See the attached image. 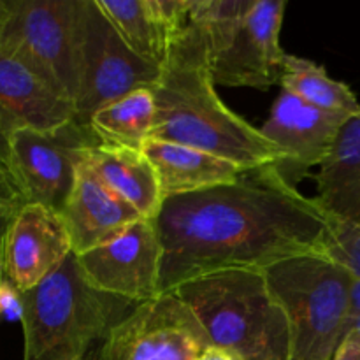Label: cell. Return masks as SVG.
<instances>
[{
  "label": "cell",
  "mask_w": 360,
  "mask_h": 360,
  "mask_svg": "<svg viewBox=\"0 0 360 360\" xmlns=\"http://www.w3.org/2000/svg\"><path fill=\"white\" fill-rule=\"evenodd\" d=\"M329 218L278 172L245 169L234 181L164 199L155 218L162 245L158 295L206 274L266 271L281 260L322 253Z\"/></svg>",
  "instance_id": "6da1fadb"
},
{
  "label": "cell",
  "mask_w": 360,
  "mask_h": 360,
  "mask_svg": "<svg viewBox=\"0 0 360 360\" xmlns=\"http://www.w3.org/2000/svg\"><path fill=\"white\" fill-rule=\"evenodd\" d=\"M151 137L197 148L243 169L276 164L281 153L262 132L232 111L218 95L213 55L190 21L169 39L155 84Z\"/></svg>",
  "instance_id": "7a4b0ae2"
},
{
  "label": "cell",
  "mask_w": 360,
  "mask_h": 360,
  "mask_svg": "<svg viewBox=\"0 0 360 360\" xmlns=\"http://www.w3.org/2000/svg\"><path fill=\"white\" fill-rule=\"evenodd\" d=\"M23 294V360H102L109 336L139 302L104 294L76 255Z\"/></svg>",
  "instance_id": "3957f363"
},
{
  "label": "cell",
  "mask_w": 360,
  "mask_h": 360,
  "mask_svg": "<svg viewBox=\"0 0 360 360\" xmlns=\"http://www.w3.org/2000/svg\"><path fill=\"white\" fill-rule=\"evenodd\" d=\"M172 292L192 309L211 347L241 360L290 359L288 316L264 271H218Z\"/></svg>",
  "instance_id": "277c9868"
},
{
  "label": "cell",
  "mask_w": 360,
  "mask_h": 360,
  "mask_svg": "<svg viewBox=\"0 0 360 360\" xmlns=\"http://www.w3.org/2000/svg\"><path fill=\"white\" fill-rule=\"evenodd\" d=\"M290 326V359L333 360L354 329V276L323 253H306L264 271Z\"/></svg>",
  "instance_id": "5b68a950"
},
{
  "label": "cell",
  "mask_w": 360,
  "mask_h": 360,
  "mask_svg": "<svg viewBox=\"0 0 360 360\" xmlns=\"http://www.w3.org/2000/svg\"><path fill=\"white\" fill-rule=\"evenodd\" d=\"M79 0H7L0 49L76 104Z\"/></svg>",
  "instance_id": "8992f818"
},
{
  "label": "cell",
  "mask_w": 360,
  "mask_h": 360,
  "mask_svg": "<svg viewBox=\"0 0 360 360\" xmlns=\"http://www.w3.org/2000/svg\"><path fill=\"white\" fill-rule=\"evenodd\" d=\"M162 67L137 56L105 18L97 0H79L76 118L88 125L95 111L137 90H153Z\"/></svg>",
  "instance_id": "52a82bcc"
},
{
  "label": "cell",
  "mask_w": 360,
  "mask_h": 360,
  "mask_svg": "<svg viewBox=\"0 0 360 360\" xmlns=\"http://www.w3.org/2000/svg\"><path fill=\"white\" fill-rule=\"evenodd\" d=\"M101 143L77 120L55 130L21 129L9 136V164L28 202L62 213L88 148Z\"/></svg>",
  "instance_id": "ba28073f"
},
{
  "label": "cell",
  "mask_w": 360,
  "mask_h": 360,
  "mask_svg": "<svg viewBox=\"0 0 360 360\" xmlns=\"http://www.w3.org/2000/svg\"><path fill=\"white\" fill-rule=\"evenodd\" d=\"M211 341L174 294L139 302L109 336L102 360H197Z\"/></svg>",
  "instance_id": "9c48e42d"
},
{
  "label": "cell",
  "mask_w": 360,
  "mask_h": 360,
  "mask_svg": "<svg viewBox=\"0 0 360 360\" xmlns=\"http://www.w3.org/2000/svg\"><path fill=\"white\" fill-rule=\"evenodd\" d=\"M76 259L88 283L104 294L132 302L158 295L162 245L155 220L143 218L112 241Z\"/></svg>",
  "instance_id": "30bf717a"
},
{
  "label": "cell",
  "mask_w": 360,
  "mask_h": 360,
  "mask_svg": "<svg viewBox=\"0 0 360 360\" xmlns=\"http://www.w3.org/2000/svg\"><path fill=\"white\" fill-rule=\"evenodd\" d=\"M287 0H255L225 51L213 60L217 84L266 91L281 79L287 53L280 42Z\"/></svg>",
  "instance_id": "8fae6325"
},
{
  "label": "cell",
  "mask_w": 360,
  "mask_h": 360,
  "mask_svg": "<svg viewBox=\"0 0 360 360\" xmlns=\"http://www.w3.org/2000/svg\"><path fill=\"white\" fill-rule=\"evenodd\" d=\"M347 116L330 115L302 98L281 90L260 132L280 150L276 169L287 183L297 186L309 169L320 167L329 157Z\"/></svg>",
  "instance_id": "7c38bea8"
},
{
  "label": "cell",
  "mask_w": 360,
  "mask_h": 360,
  "mask_svg": "<svg viewBox=\"0 0 360 360\" xmlns=\"http://www.w3.org/2000/svg\"><path fill=\"white\" fill-rule=\"evenodd\" d=\"M74 253L62 213L27 202L14 218L4 245V278L20 292L39 287Z\"/></svg>",
  "instance_id": "4fadbf2b"
},
{
  "label": "cell",
  "mask_w": 360,
  "mask_h": 360,
  "mask_svg": "<svg viewBox=\"0 0 360 360\" xmlns=\"http://www.w3.org/2000/svg\"><path fill=\"white\" fill-rule=\"evenodd\" d=\"M72 241L74 255H81L118 238L130 225L143 220L129 202L109 190L83 160L76 183L62 211Z\"/></svg>",
  "instance_id": "5bb4252c"
},
{
  "label": "cell",
  "mask_w": 360,
  "mask_h": 360,
  "mask_svg": "<svg viewBox=\"0 0 360 360\" xmlns=\"http://www.w3.org/2000/svg\"><path fill=\"white\" fill-rule=\"evenodd\" d=\"M76 118V104L0 49V129L55 130Z\"/></svg>",
  "instance_id": "9a60e30c"
},
{
  "label": "cell",
  "mask_w": 360,
  "mask_h": 360,
  "mask_svg": "<svg viewBox=\"0 0 360 360\" xmlns=\"http://www.w3.org/2000/svg\"><path fill=\"white\" fill-rule=\"evenodd\" d=\"M143 153L157 171L165 199L227 185L245 171L225 158L155 137L144 143Z\"/></svg>",
  "instance_id": "2e32d148"
},
{
  "label": "cell",
  "mask_w": 360,
  "mask_h": 360,
  "mask_svg": "<svg viewBox=\"0 0 360 360\" xmlns=\"http://www.w3.org/2000/svg\"><path fill=\"white\" fill-rule=\"evenodd\" d=\"M84 160L98 179L141 217L150 220L158 217L165 197L157 171L143 151L97 143L88 148Z\"/></svg>",
  "instance_id": "e0dca14e"
},
{
  "label": "cell",
  "mask_w": 360,
  "mask_h": 360,
  "mask_svg": "<svg viewBox=\"0 0 360 360\" xmlns=\"http://www.w3.org/2000/svg\"><path fill=\"white\" fill-rule=\"evenodd\" d=\"M315 202L329 218H360V112L343 123L329 157L319 167Z\"/></svg>",
  "instance_id": "ac0fdd59"
},
{
  "label": "cell",
  "mask_w": 360,
  "mask_h": 360,
  "mask_svg": "<svg viewBox=\"0 0 360 360\" xmlns=\"http://www.w3.org/2000/svg\"><path fill=\"white\" fill-rule=\"evenodd\" d=\"M280 84L281 90L330 115L350 118L360 112L359 98L354 90L343 81L333 79L326 67L308 58L287 53Z\"/></svg>",
  "instance_id": "d6986e66"
},
{
  "label": "cell",
  "mask_w": 360,
  "mask_h": 360,
  "mask_svg": "<svg viewBox=\"0 0 360 360\" xmlns=\"http://www.w3.org/2000/svg\"><path fill=\"white\" fill-rule=\"evenodd\" d=\"M97 6L137 56L162 67L171 35L158 18L153 0H97Z\"/></svg>",
  "instance_id": "ffe728a7"
},
{
  "label": "cell",
  "mask_w": 360,
  "mask_h": 360,
  "mask_svg": "<svg viewBox=\"0 0 360 360\" xmlns=\"http://www.w3.org/2000/svg\"><path fill=\"white\" fill-rule=\"evenodd\" d=\"M88 125L101 143L143 151L155 127L153 91L137 90L105 104L94 112Z\"/></svg>",
  "instance_id": "44dd1931"
},
{
  "label": "cell",
  "mask_w": 360,
  "mask_h": 360,
  "mask_svg": "<svg viewBox=\"0 0 360 360\" xmlns=\"http://www.w3.org/2000/svg\"><path fill=\"white\" fill-rule=\"evenodd\" d=\"M255 0H192L188 21L204 35L213 60L231 46Z\"/></svg>",
  "instance_id": "7402d4cb"
},
{
  "label": "cell",
  "mask_w": 360,
  "mask_h": 360,
  "mask_svg": "<svg viewBox=\"0 0 360 360\" xmlns=\"http://www.w3.org/2000/svg\"><path fill=\"white\" fill-rule=\"evenodd\" d=\"M28 202L20 179L7 162H0V281H4V245L7 232L21 207Z\"/></svg>",
  "instance_id": "603a6c76"
},
{
  "label": "cell",
  "mask_w": 360,
  "mask_h": 360,
  "mask_svg": "<svg viewBox=\"0 0 360 360\" xmlns=\"http://www.w3.org/2000/svg\"><path fill=\"white\" fill-rule=\"evenodd\" d=\"M0 319L20 323L23 320V294L7 280L0 281Z\"/></svg>",
  "instance_id": "cb8c5ba5"
},
{
  "label": "cell",
  "mask_w": 360,
  "mask_h": 360,
  "mask_svg": "<svg viewBox=\"0 0 360 360\" xmlns=\"http://www.w3.org/2000/svg\"><path fill=\"white\" fill-rule=\"evenodd\" d=\"M333 360H360V330L352 329L341 341Z\"/></svg>",
  "instance_id": "d4e9b609"
},
{
  "label": "cell",
  "mask_w": 360,
  "mask_h": 360,
  "mask_svg": "<svg viewBox=\"0 0 360 360\" xmlns=\"http://www.w3.org/2000/svg\"><path fill=\"white\" fill-rule=\"evenodd\" d=\"M197 360H241L238 357V355L231 354V352L227 350H221V348H217V347H211L207 348L206 352H204L202 355H200Z\"/></svg>",
  "instance_id": "484cf974"
},
{
  "label": "cell",
  "mask_w": 360,
  "mask_h": 360,
  "mask_svg": "<svg viewBox=\"0 0 360 360\" xmlns=\"http://www.w3.org/2000/svg\"><path fill=\"white\" fill-rule=\"evenodd\" d=\"M360 319V280L354 278V285H352V322Z\"/></svg>",
  "instance_id": "4316f807"
},
{
  "label": "cell",
  "mask_w": 360,
  "mask_h": 360,
  "mask_svg": "<svg viewBox=\"0 0 360 360\" xmlns=\"http://www.w3.org/2000/svg\"><path fill=\"white\" fill-rule=\"evenodd\" d=\"M0 162L9 164V136L0 129Z\"/></svg>",
  "instance_id": "83f0119b"
},
{
  "label": "cell",
  "mask_w": 360,
  "mask_h": 360,
  "mask_svg": "<svg viewBox=\"0 0 360 360\" xmlns=\"http://www.w3.org/2000/svg\"><path fill=\"white\" fill-rule=\"evenodd\" d=\"M6 13H7V0H0V25H2Z\"/></svg>",
  "instance_id": "f1b7e54d"
},
{
  "label": "cell",
  "mask_w": 360,
  "mask_h": 360,
  "mask_svg": "<svg viewBox=\"0 0 360 360\" xmlns=\"http://www.w3.org/2000/svg\"><path fill=\"white\" fill-rule=\"evenodd\" d=\"M354 327H355V329H359V330H360V319H359V320H355Z\"/></svg>",
  "instance_id": "f546056e"
}]
</instances>
